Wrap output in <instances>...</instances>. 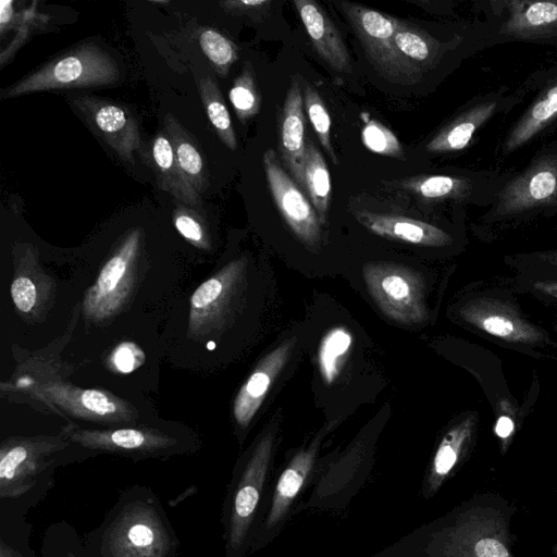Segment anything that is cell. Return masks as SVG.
Masks as SVG:
<instances>
[{"label":"cell","mask_w":557,"mask_h":557,"mask_svg":"<svg viewBox=\"0 0 557 557\" xmlns=\"http://www.w3.org/2000/svg\"><path fill=\"white\" fill-rule=\"evenodd\" d=\"M88 557H177L180 540L149 486L123 490L101 523L83 537Z\"/></svg>","instance_id":"7a4b0ae2"},{"label":"cell","mask_w":557,"mask_h":557,"mask_svg":"<svg viewBox=\"0 0 557 557\" xmlns=\"http://www.w3.org/2000/svg\"><path fill=\"white\" fill-rule=\"evenodd\" d=\"M148 363V354L136 341L115 343L104 355L102 366L113 379H129Z\"/></svg>","instance_id":"1f68e13d"},{"label":"cell","mask_w":557,"mask_h":557,"mask_svg":"<svg viewBox=\"0 0 557 557\" xmlns=\"http://www.w3.org/2000/svg\"><path fill=\"white\" fill-rule=\"evenodd\" d=\"M271 4V0H228L220 2L224 11L248 16L258 15Z\"/></svg>","instance_id":"7bdbcfd3"},{"label":"cell","mask_w":557,"mask_h":557,"mask_svg":"<svg viewBox=\"0 0 557 557\" xmlns=\"http://www.w3.org/2000/svg\"><path fill=\"white\" fill-rule=\"evenodd\" d=\"M60 432L95 456L110 454L134 461L190 455L201 447L200 437L193 430L171 422L96 429L69 423Z\"/></svg>","instance_id":"5b68a950"},{"label":"cell","mask_w":557,"mask_h":557,"mask_svg":"<svg viewBox=\"0 0 557 557\" xmlns=\"http://www.w3.org/2000/svg\"><path fill=\"white\" fill-rule=\"evenodd\" d=\"M455 320L495 344L536 359L557 360V339L520 308L513 289L478 285L454 306Z\"/></svg>","instance_id":"277c9868"},{"label":"cell","mask_w":557,"mask_h":557,"mask_svg":"<svg viewBox=\"0 0 557 557\" xmlns=\"http://www.w3.org/2000/svg\"><path fill=\"white\" fill-rule=\"evenodd\" d=\"M198 88L208 120L216 135L230 150H236V135L216 82L210 75L205 76L198 81Z\"/></svg>","instance_id":"4dcf8cb0"},{"label":"cell","mask_w":557,"mask_h":557,"mask_svg":"<svg viewBox=\"0 0 557 557\" xmlns=\"http://www.w3.org/2000/svg\"><path fill=\"white\" fill-rule=\"evenodd\" d=\"M304 108L323 149L334 164H338L331 143V117L318 90L307 84L304 88Z\"/></svg>","instance_id":"d590c367"},{"label":"cell","mask_w":557,"mask_h":557,"mask_svg":"<svg viewBox=\"0 0 557 557\" xmlns=\"http://www.w3.org/2000/svg\"><path fill=\"white\" fill-rule=\"evenodd\" d=\"M393 44L398 60L414 81L422 71L436 64L442 52L440 41L403 21L399 22Z\"/></svg>","instance_id":"cb8c5ba5"},{"label":"cell","mask_w":557,"mask_h":557,"mask_svg":"<svg viewBox=\"0 0 557 557\" xmlns=\"http://www.w3.org/2000/svg\"><path fill=\"white\" fill-rule=\"evenodd\" d=\"M296 343V337L283 341L260 360L240 386L233 403V417L240 429H246L252 421Z\"/></svg>","instance_id":"e0dca14e"},{"label":"cell","mask_w":557,"mask_h":557,"mask_svg":"<svg viewBox=\"0 0 557 557\" xmlns=\"http://www.w3.org/2000/svg\"><path fill=\"white\" fill-rule=\"evenodd\" d=\"M517 507L494 492L473 495L460 504L432 533L429 557H516L511 529Z\"/></svg>","instance_id":"3957f363"},{"label":"cell","mask_w":557,"mask_h":557,"mask_svg":"<svg viewBox=\"0 0 557 557\" xmlns=\"http://www.w3.org/2000/svg\"><path fill=\"white\" fill-rule=\"evenodd\" d=\"M48 539L61 557H88L83 539L67 522L60 521L48 527L44 535Z\"/></svg>","instance_id":"f35d334b"},{"label":"cell","mask_w":557,"mask_h":557,"mask_svg":"<svg viewBox=\"0 0 557 557\" xmlns=\"http://www.w3.org/2000/svg\"><path fill=\"white\" fill-rule=\"evenodd\" d=\"M143 232L135 227L126 233L114 251L98 271L92 285L86 290L83 317L99 326L111 322L139 293V284L148 274L143 264Z\"/></svg>","instance_id":"8992f818"},{"label":"cell","mask_w":557,"mask_h":557,"mask_svg":"<svg viewBox=\"0 0 557 557\" xmlns=\"http://www.w3.org/2000/svg\"><path fill=\"white\" fill-rule=\"evenodd\" d=\"M306 120L300 79L294 76L287 90L280 120V151L284 166L305 193Z\"/></svg>","instance_id":"ac0fdd59"},{"label":"cell","mask_w":557,"mask_h":557,"mask_svg":"<svg viewBox=\"0 0 557 557\" xmlns=\"http://www.w3.org/2000/svg\"><path fill=\"white\" fill-rule=\"evenodd\" d=\"M362 276L381 311L401 324L428 320L425 283L422 275L405 265L376 261L366 263Z\"/></svg>","instance_id":"8fae6325"},{"label":"cell","mask_w":557,"mask_h":557,"mask_svg":"<svg viewBox=\"0 0 557 557\" xmlns=\"http://www.w3.org/2000/svg\"><path fill=\"white\" fill-rule=\"evenodd\" d=\"M163 124L174 148L181 177L189 191L200 200L208 187L202 154L195 139L175 116L166 113Z\"/></svg>","instance_id":"603a6c76"},{"label":"cell","mask_w":557,"mask_h":557,"mask_svg":"<svg viewBox=\"0 0 557 557\" xmlns=\"http://www.w3.org/2000/svg\"><path fill=\"white\" fill-rule=\"evenodd\" d=\"M495 101L472 107L451 123L442 128L425 146L434 153L453 152L465 149L475 131L486 122L496 109Z\"/></svg>","instance_id":"d4e9b609"},{"label":"cell","mask_w":557,"mask_h":557,"mask_svg":"<svg viewBox=\"0 0 557 557\" xmlns=\"http://www.w3.org/2000/svg\"><path fill=\"white\" fill-rule=\"evenodd\" d=\"M173 224L178 234L194 247L210 250L212 248L211 236L201 216L183 205L177 206L173 212Z\"/></svg>","instance_id":"8d00e7d4"},{"label":"cell","mask_w":557,"mask_h":557,"mask_svg":"<svg viewBox=\"0 0 557 557\" xmlns=\"http://www.w3.org/2000/svg\"><path fill=\"white\" fill-rule=\"evenodd\" d=\"M557 199V158L543 157L499 194L496 216L517 214Z\"/></svg>","instance_id":"9a60e30c"},{"label":"cell","mask_w":557,"mask_h":557,"mask_svg":"<svg viewBox=\"0 0 557 557\" xmlns=\"http://www.w3.org/2000/svg\"><path fill=\"white\" fill-rule=\"evenodd\" d=\"M294 4L318 54L335 71L350 72L345 41L323 8L312 0H295Z\"/></svg>","instance_id":"ffe728a7"},{"label":"cell","mask_w":557,"mask_h":557,"mask_svg":"<svg viewBox=\"0 0 557 557\" xmlns=\"http://www.w3.org/2000/svg\"><path fill=\"white\" fill-rule=\"evenodd\" d=\"M352 342V334L343 325L330 329L322 337L318 348V367L326 385H332L338 377Z\"/></svg>","instance_id":"f1b7e54d"},{"label":"cell","mask_w":557,"mask_h":557,"mask_svg":"<svg viewBox=\"0 0 557 557\" xmlns=\"http://www.w3.org/2000/svg\"><path fill=\"white\" fill-rule=\"evenodd\" d=\"M354 215L369 232L387 239L436 248L450 246L454 242L444 230L407 216L366 210L356 211Z\"/></svg>","instance_id":"d6986e66"},{"label":"cell","mask_w":557,"mask_h":557,"mask_svg":"<svg viewBox=\"0 0 557 557\" xmlns=\"http://www.w3.org/2000/svg\"><path fill=\"white\" fill-rule=\"evenodd\" d=\"M355 30L367 58L381 75L400 84L416 81L401 65L394 49V35L400 20L364 5L335 2Z\"/></svg>","instance_id":"7c38bea8"},{"label":"cell","mask_w":557,"mask_h":557,"mask_svg":"<svg viewBox=\"0 0 557 557\" xmlns=\"http://www.w3.org/2000/svg\"><path fill=\"white\" fill-rule=\"evenodd\" d=\"M363 145L372 152L395 158L405 159L403 146L396 135L376 120H369L361 131Z\"/></svg>","instance_id":"74e56055"},{"label":"cell","mask_w":557,"mask_h":557,"mask_svg":"<svg viewBox=\"0 0 557 557\" xmlns=\"http://www.w3.org/2000/svg\"><path fill=\"white\" fill-rule=\"evenodd\" d=\"M72 102L122 160L135 163L134 153L139 148L140 135L137 121L126 108L91 95H79Z\"/></svg>","instance_id":"5bb4252c"},{"label":"cell","mask_w":557,"mask_h":557,"mask_svg":"<svg viewBox=\"0 0 557 557\" xmlns=\"http://www.w3.org/2000/svg\"><path fill=\"white\" fill-rule=\"evenodd\" d=\"M511 286L515 293L529 295L546 306H557V273L516 270Z\"/></svg>","instance_id":"836d02e7"},{"label":"cell","mask_w":557,"mask_h":557,"mask_svg":"<svg viewBox=\"0 0 557 557\" xmlns=\"http://www.w3.org/2000/svg\"><path fill=\"white\" fill-rule=\"evenodd\" d=\"M262 162L270 193L282 218L304 245L319 249L321 224L311 201L283 169L273 149L263 153Z\"/></svg>","instance_id":"4fadbf2b"},{"label":"cell","mask_w":557,"mask_h":557,"mask_svg":"<svg viewBox=\"0 0 557 557\" xmlns=\"http://www.w3.org/2000/svg\"><path fill=\"white\" fill-rule=\"evenodd\" d=\"M404 193L424 200L459 199L469 190V182L448 175H419L396 182Z\"/></svg>","instance_id":"f546056e"},{"label":"cell","mask_w":557,"mask_h":557,"mask_svg":"<svg viewBox=\"0 0 557 557\" xmlns=\"http://www.w3.org/2000/svg\"><path fill=\"white\" fill-rule=\"evenodd\" d=\"M502 33L523 39L557 37V1L508 2Z\"/></svg>","instance_id":"7402d4cb"},{"label":"cell","mask_w":557,"mask_h":557,"mask_svg":"<svg viewBox=\"0 0 557 557\" xmlns=\"http://www.w3.org/2000/svg\"><path fill=\"white\" fill-rule=\"evenodd\" d=\"M199 45L215 71L225 76L238 59V48L223 34L211 27H205L199 33Z\"/></svg>","instance_id":"e575fe53"},{"label":"cell","mask_w":557,"mask_h":557,"mask_svg":"<svg viewBox=\"0 0 557 557\" xmlns=\"http://www.w3.org/2000/svg\"><path fill=\"white\" fill-rule=\"evenodd\" d=\"M120 79L116 61L94 44H84L60 54L1 91L14 98L37 91L114 85Z\"/></svg>","instance_id":"9c48e42d"},{"label":"cell","mask_w":557,"mask_h":557,"mask_svg":"<svg viewBox=\"0 0 557 557\" xmlns=\"http://www.w3.org/2000/svg\"><path fill=\"white\" fill-rule=\"evenodd\" d=\"M151 162L159 187L189 207H197L196 198L184 184L175 159L174 148L165 131L158 133L151 146Z\"/></svg>","instance_id":"484cf974"},{"label":"cell","mask_w":557,"mask_h":557,"mask_svg":"<svg viewBox=\"0 0 557 557\" xmlns=\"http://www.w3.org/2000/svg\"><path fill=\"white\" fill-rule=\"evenodd\" d=\"M505 260L516 270L557 273V250L517 255Z\"/></svg>","instance_id":"b9f144b4"},{"label":"cell","mask_w":557,"mask_h":557,"mask_svg":"<svg viewBox=\"0 0 557 557\" xmlns=\"http://www.w3.org/2000/svg\"><path fill=\"white\" fill-rule=\"evenodd\" d=\"M152 3H158V4H168L169 1H151Z\"/></svg>","instance_id":"ee69618b"},{"label":"cell","mask_w":557,"mask_h":557,"mask_svg":"<svg viewBox=\"0 0 557 557\" xmlns=\"http://www.w3.org/2000/svg\"><path fill=\"white\" fill-rule=\"evenodd\" d=\"M273 432L264 433L233 475L222 507L226 557H242L263 492L273 449Z\"/></svg>","instance_id":"ba28073f"},{"label":"cell","mask_w":557,"mask_h":557,"mask_svg":"<svg viewBox=\"0 0 557 557\" xmlns=\"http://www.w3.org/2000/svg\"><path fill=\"white\" fill-rule=\"evenodd\" d=\"M319 445L320 438H315L309 447L299 450L281 473L265 518L267 530L274 528L286 516L313 468Z\"/></svg>","instance_id":"44dd1931"},{"label":"cell","mask_w":557,"mask_h":557,"mask_svg":"<svg viewBox=\"0 0 557 557\" xmlns=\"http://www.w3.org/2000/svg\"><path fill=\"white\" fill-rule=\"evenodd\" d=\"M236 116L242 123L260 111L261 97L250 64H246L228 92Z\"/></svg>","instance_id":"d6a6232c"},{"label":"cell","mask_w":557,"mask_h":557,"mask_svg":"<svg viewBox=\"0 0 557 557\" xmlns=\"http://www.w3.org/2000/svg\"><path fill=\"white\" fill-rule=\"evenodd\" d=\"M478 429L476 411L462 413L448 428L435 449L425 476L426 496H433L468 456L475 443Z\"/></svg>","instance_id":"2e32d148"},{"label":"cell","mask_w":557,"mask_h":557,"mask_svg":"<svg viewBox=\"0 0 557 557\" xmlns=\"http://www.w3.org/2000/svg\"><path fill=\"white\" fill-rule=\"evenodd\" d=\"M305 193L317 212L320 224L324 225L327 221L332 184L327 164L312 141L307 145Z\"/></svg>","instance_id":"4316f807"},{"label":"cell","mask_w":557,"mask_h":557,"mask_svg":"<svg viewBox=\"0 0 557 557\" xmlns=\"http://www.w3.org/2000/svg\"><path fill=\"white\" fill-rule=\"evenodd\" d=\"M10 295L15 309L22 314L26 315L36 310L39 298L38 286L27 272L18 270L14 274Z\"/></svg>","instance_id":"ab89813d"},{"label":"cell","mask_w":557,"mask_h":557,"mask_svg":"<svg viewBox=\"0 0 557 557\" xmlns=\"http://www.w3.org/2000/svg\"><path fill=\"white\" fill-rule=\"evenodd\" d=\"M247 262L237 258L212 273L189 297L184 336L200 348H212L233 314L244 286Z\"/></svg>","instance_id":"30bf717a"},{"label":"cell","mask_w":557,"mask_h":557,"mask_svg":"<svg viewBox=\"0 0 557 557\" xmlns=\"http://www.w3.org/2000/svg\"><path fill=\"white\" fill-rule=\"evenodd\" d=\"M95 457L58 434L13 435L0 444V527L26 519L54 485L59 467Z\"/></svg>","instance_id":"6da1fadb"},{"label":"cell","mask_w":557,"mask_h":557,"mask_svg":"<svg viewBox=\"0 0 557 557\" xmlns=\"http://www.w3.org/2000/svg\"><path fill=\"white\" fill-rule=\"evenodd\" d=\"M32 525L0 528V557H37L30 546Z\"/></svg>","instance_id":"60d3db41"},{"label":"cell","mask_w":557,"mask_h":557,"mask_svg":"<svg viewBox=\"0 0 557 557\" xmlns=\"http://www.w3.org/2000/svg\"><path fill=\"white\" fill-rule=\"evenodd\" d=\"M557 116V83L533 103L510 132L505 150L512 151L525 144Z\"/></svg>","instance_id":"83f0119b"},{"label":"cell","mask_w":557,"mask_h":557,"mask_svg":"<svg viewBox=\"0 0 557 557\" xmlns=\"http://www.w3.org/2000/svg\"><path fill=\"white\" fill-rule=\"evenodd\" d=\"M37 405L78 422L102 428H121L149 422L147 413L127 398L103 388H84L63 380L49 379L34 385L15 386Z\"/></svg>","instance_id":"52a82bcc"}]
</instances>
